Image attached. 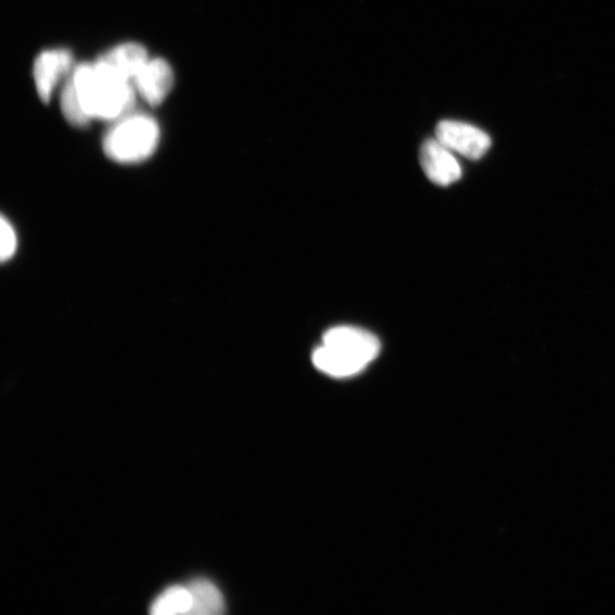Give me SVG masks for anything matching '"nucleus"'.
<instances>
[{
  "mask_svg": "<svg viewBox=\"0 0 615 615\" xmlns=\"http://www.w3.org/2000/svg\"><path fill=\"white\" fill-rule=\"evenodd\" d=\"M420 161L426 177L436 185L449 187L462 177L458 161L437 138L423 142Z\"/></svg>",
  "mask_w": 615,
  "mask_h": 615,
  "instance_id": "5",
  "label": "nucleus"
},
{
  "mask_svg": "<svg viewBox=\"0 0 615 615\" xmlns=\"http://www.w3.org/2000/svg\"><path fill=\"white\" fill-rule=\"evenodd\" d=\"M160 129L148 116L127 117L108 131L103 141L105 155L119 163H137L149 159L157 150Z\"/></svg>",
  "mask_w": 615,
  "mask_h": 615,
  "instance_id": "3",
  "label": "nucleus"
},
{
  "mask_svg": "<svg viewBox=\"0 0 615 615\" xmlns=\"http://www.w3.org/2000/svg\"><path fill=\"white\" fill-rule=\"evenodd\" d=\"M436 138L447 149L469 160L481 159L491 147V139L485 131L459 121H442L437 126Z\"/></svg>",
  "mask_w": 615,
  "mask_h": 615,
  "instance_id": "4",
  "label": "nucleus"
},
{
  "mask_svg": "<svg viewBox=\"0 0 615 615\" xmlns=\"http://www.w3.org/2000/svg\"><path fill=\"white\" fill-rule=\"evenodd\" d=\"M72 77L83 110L91 120H115L134 107L135 92L130 82L100 59L95 64L79 65Z\"/></svg>",
  "mask_w": 615,
  "mask_h": 615,
  "instance_id": "1",
  "label": "nucleus"
},
{
  "mask_svg": "<svg viewBox=\"0 0 615 615\" xmlns=\"http://www.w3.org/2000/svg\"><path fill=\"white\" fill-rule=\"evenodd\" d=\"M192 596L193 615H220L225 613L226 603L223 594L206 579H195L189 584Z\"/></svg>",
  "mask_w": 615,
  "mask_h": 615,
  "instance_id": "9",
  "label": "nucleus"
},
{
  "mask_svg": "<svg viewBox=\"0 0 615 615\" xmlns=\"http://www.w3.org/2000/svg\"><path fill=\"white\" fill-rule=\"evenodd\" d=\"M18 240L13 226L6 220H2V261L11 259L17 251Z\"/></svg>",
  "mask_w": 615,
  "mask_h": 615,
  "instance_id": "12",
  "label": "nucleus"
},
{
  "mask_svg": "<svg viewBox=\"0 0 615 615\" xmlns=\"http://www.w3.org/2000/svg\"><path fill=\"white\" fill-rule=\"evenodd\" d=\"M72 54L67 50H52L43 52L33 66V77L41 99L47 104L53 89L67 74L72 66Z\"/></svg>",
  "mask_w": 615,
  "mask_h": 615,
  "instance_id": "6",
  "label": "nucleus"
},
{
  "mask_svg": "<svg viewBox=\"0 0 615 615\" xmlns=\"http://www.w3.org/2000/svg\"><path fill=\"white\" fill-rule=\"evenodd\" d=\"M191 609L192 596L188 586L167 589L151 605V613L155 615L190 614Z\"/></svg>",
  "mask_w": 615,
  "mask_h": 615,
  "instance_id": "10",
  "label": "nucleus"
},
{
  "mask_svg": "<svg viewBox=\"0 0 615 615\" xmlns=\"http://www.w3.org/2000/svg\"><path fill=\"white\" fill-rule=\"evenodd\" d=\"M115 67L127 81H134L145 65L149 63L148 51L139 44L120 45L100 57Z\"/></svg>",
  "mask_w": 615,
  "mask_h": 615,
  "instance_id": "8",
  "label": "nucleus"
},
{
  "mask_svg": "<svg viewBox=\"0 0 615 615\" xmlns=\"http://www.w3.org/2000/svg\"><path fill=\"white\" fill-rule=\"evenodd\" d=\"M381 344L372 333L352 327L331 329L312 354L316 369L333 378H349L364 371L379 356Z\"/></svg>",
  "mask_w": 615,
  "mask_h": 615,
  "instance_id": "2",
  "label": "nucleus"
},
{
  "mask_svg": "<svg viewBox=\"0 0 615 615\" xmlns=\"http://www.w3.org/2000/svg\"><path fill=\"white\" fill-rule=\"evenodd\" d=\"M61 108L63 116L72 126L83 128L91 121V119L83 110L75 81L72 76L67 79L63 88L61 96Z\"/></svg>",
  "mask_w": 615,
  "mask_h": 615,
  "instance_id": "11",
  "label": "nucleus"
},
{
  "mask_svg": "<svg viewBox=\"0 0 615 615\" xmlns=\"http://www.w3.org/2000/svg\"><path fill=\"white\" fill-rule=\"evenodd\" d=\"M139 95L151 106L160 105L173 86V72L163 59L149 61L134 79Z\"/></svg>",
  "mask_w": 615,
  "mask_h": 615,
  "instance_id": "7",
  "label": "nucleus"
}]
</instances>
